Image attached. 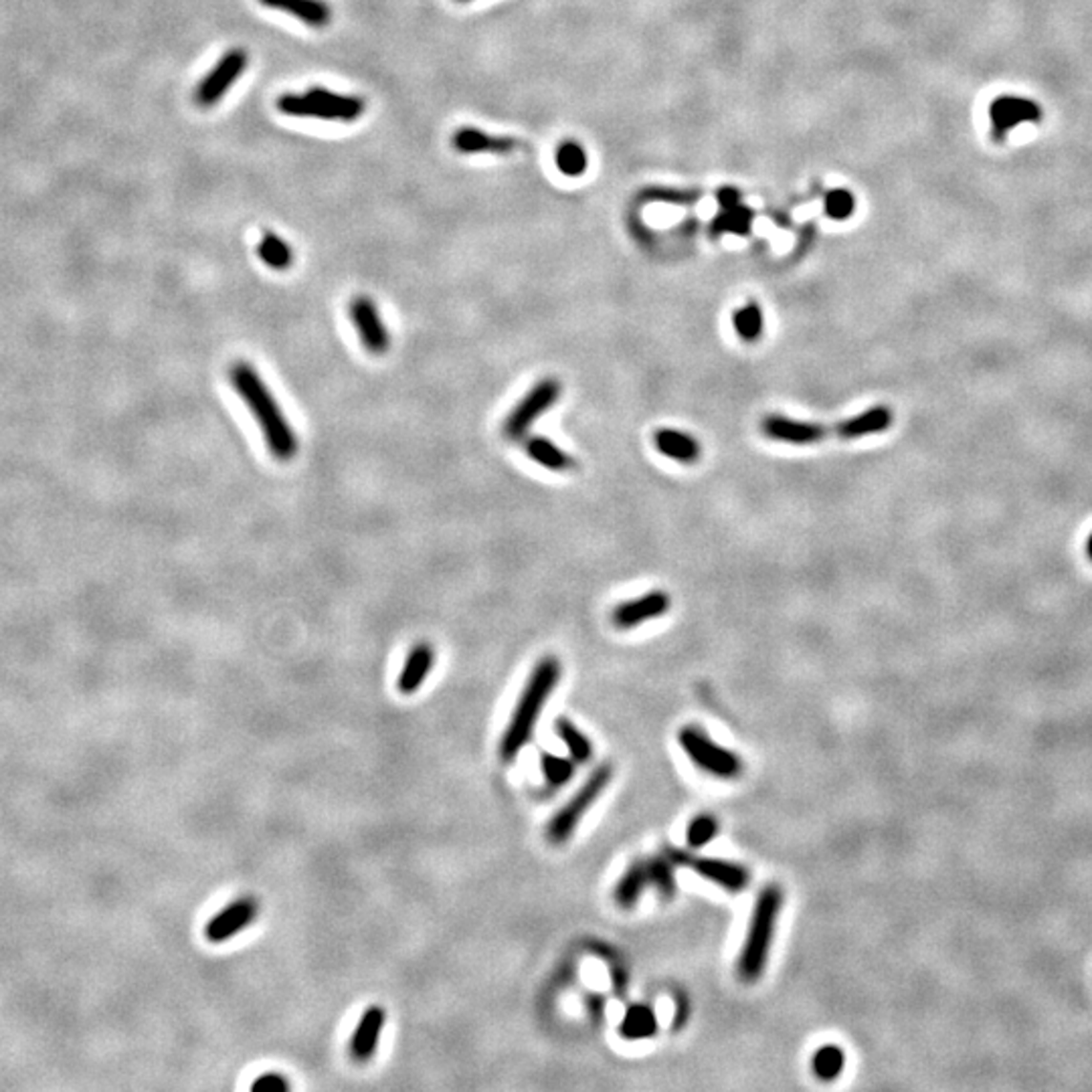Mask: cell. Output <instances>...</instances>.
<instances>
[{"label": "cell", "mask_w": 1092, "mask_h": 1092, "mask_svg": "<svg viewBox=\"0 0 1092 1092\" xmlns=\"http://www.w3.org/2000/svg\"><path fill=\"white\" fill-rule=\"evenodd\" d=\"M229 380L262 429L269 454L280 461H289L298 454V438L262 375L253 364L239 360L229 369Z\"/></svg>", "instance_id": "6da1fadb"}, {"label": "cell", "mask_w": 1092, "mask_h": 1092, "mask_svg": "<svg viewBox=\"0 0 1092 1092\" xmlns=\"http://www.w3.org/2000/svg\"><path fill=\"white\" fill-rule=\"evenodd\" d=\"M561 680V662L557 657L546 655L534 666L530 678L520 695L512 720L506 728L504 739L500 744V753L504 760H514L520 751H523L532 739L534 726L539 722V717L546 700L550 698L554 686Z\"/></svg>", "instance_id": "7a4b0ae2"}, {"label": "cell", "mask_w": 1092, "mask_h": 1092, "mask_svg": "<svg viewBox=\"0 0 1092 1092\" xmlns=\"http://www.w3.org/2000/svg\"><path fill=\"white\" fill-rule=\"evenodd\" d=\"M782 905L783 894L777 887H767L759 894L751 912L747 939H744L739 957V975L742 981L755 983L765 971Z\"/></svg>", "instance_id": "3957f363"}, {"label": "cell", "mask_w": 1092, "mask_h": 1092, "mask_svg": "<svg viewBox=\"0 0 1092 1092\" xmlns=\"http://www.w3.org/2000/svg\"><path fill=\"white\" fill-rule=\"evenodd\" d=\"M610 782H611L610 765H601L587 777V782L581 785V789L570 797L568 803L554 813V818L550 820L548 840L552 844H565L575 834V829L579 827L587 809L599 800V795L605 791L607 785H610Z\"/></svg>", "instance_id": "277c9868"}, {"label": "cell", "mask_w": 1092, "mask_h": 1092, "mask_svg": "<svg viewBox=\"0 0 1092 1092\" xmlns=\"http://www.w3.org/2000/svg\"><path fill=\"white\" fill-rule=\"evenodd\" d=\"M680 747L698 769L720 779H735L740 775L742 762L739 755L717 744L706 733L695 726H686L678 735Z\"/></svg>", "instance_id": "5b68a950"}, {"label": "cell", "mask_w": 1092, "mask_h": 1092, "mask_svg": "<svg viewBox=\"0 0 1092 1092\" xmlns=\"http://www.w3.org/2000/svg\"><path fill=\"white\" fill-rule=\"evenodd\" d=\"M561 391H563V387L557 378L548 376V378L539 380V383H536L523 396V401H520L510 411V415L504 421V427H502V431H504V438L512 439V441L526 438V433L530 431L534 421L541 419L543 415L559 401Z\"/></svg>", "instance_id": "8992f818"}, {"label": "cell", "mask_w": 1092, "mask_h": 1092, "mask_svg": "<svg viewBox=\"0 0 1092 1092\" xmlns=\"http://www.w3.org/2000/svg\"><path fill=\"white\" fill-rule=\"evenodd\" d=\"M249 63V55L246 49H231L225 54L217 65L211 69L209 74H206L204 79H201V83L197 85L195 90V101L199 103L201 108H213L215 103H219L225 94L229 92L231 85L243 75V72L247 69Z\"/></svg>", "instance_id": "52a82bcc"}, {"label": "cell", "mask_w": 1092, "mask_h": 1092, "mask_svg": "<svg viewBox=\"0 0 1092 1092\" xmlns=\"http://www.w3.org/2000/svg\"><path fill=\"white\" fill-rule=\"evenodd\" d=\"M668 858L674 862V866H686V868L695 870L702 878L718 884L724 890L740 892L749 887L751 874L740 864L717 858H698L684 852V849H672Z\"/></svg>", "instance_id": "ba28073f"}, {"label": "cell", "mask_w": 1092, "mask_h": 1092, "mask_svg": "<svg viewBox=\"0 0 1092 1092\" xmlns=\"http://www.w3.org/2000/svg\"><path fill=\"white\" fill-rule=\"evenodd\" d=\"M1042 118V110L1036 101L1016 96H999L990 103L992 140L1003 142L1005 136L1019 124H1034Z\"/></svg>", "instance_id": "9c48e42d"}, {"label": "cell", "mask_w": 1092, "mask_h": 1092, "mask_svg": "<svg viewBox=\"0 0 1092 1092\" xmlns=\"http://www.w3.org/2000/svg\"><path fill=\"white\" fill-rule=\"evenodd\" d=\"M349 311L364 351L376 356L385 354L391 346V336L375 302L369 296H356L351 302Z\"/></svg>", "instance_id": "30bf717a"}, {"label": "cell", "mask_w": 1092, "mask_h": 1092, "mask_svg": "<svg viewBox=\"0 0 1092 1092\" xmlns=\"http://www.w3.org/2000/svg\"><path fill=\"white\" fill-rule=\"evenodd\" d=\"M259 907L253 898H239L229 907L217 912L204 927V937L211 943H225L233 939L243 929L249 927L257 918Z\"/></svg>", "instance_id": "8fae6325"}, {"label": "cell", "mask_w": 1092, "mask_h": 1092, "mask_svg": "<svg viewBox=\"0 0 1092 1092\" xmlns=\"http://www.w3.org/2000/svg\"><path fill=\"white\" fill-rule=\"evenodd\" d=\"M668 610H670L668 593L662 591V589H655V591H650L637 599L619 603L611 613V619L615 623V628L619 630H633L637 626H644L650 619L662 617Z\"/></svg>", "instance_id": "7c38bea8"}, {"label": "cell", "mask_w": 1092, "mask_h": 1092, "mask_svg": "<svg viewBox=\"0 0 1092 1092\" xmlns=\"http://www.w3.org/2000/svg\"><path fill=\"white\" fill-rule=\"evenodd\" d=\"M760 429L765 438L791 445H813L827 436V429L820 423L791 419L783 418V415H769L762 419Z\"/></svg>", "instance_id": "4fadbf2b"}, {"label": "cell", "mask_w": 1092, "mask_h": 1092, "mask_svg": "<svg viewBox=\"0 0 1092 1092\" xmlns=\"http://www.w3.org/2000/svg\"><path fill=\"white\" fill-rule=\"evenodd\" d=\"M387 1024V1012L380 1005H371L358 1019V1026L351 1039V1054L358 1062H367L376 1052L378 1038Z\"/></svg>", "instance_id": "5bb4252c"}, {"label": "cell", "mask_w": 1092, "mask_h": 1092, "mask_svg": "<svg viewBox=\"0 0 1092 1092\" xmlns=\"http://www.w3.org/2000/svg\"><path fill=\"white\" fill-rule=\"evenodd\" d=\"M894 421L892 409L887 405H876L868 411H864L856 418H849L836 427V433L842 439H858L866 436H874V433L887 431Z\"/></svg>", "instance_id": "9a60e30c"}, {"label": "cell", "mask_w": 1092, "mask_h": 1092, "mask_svg": "<svg viewBox=\"0 0 1092 1092\" xmlns=\"http://www.w3.org/2000/svg\"><path fill=\"white\" fill-rule=\"evenodd\" d=\"M653 445L662 456L680 461V463H696L700 460V454H702L700 443L696 438H692L690 433H684L678 429H670V427L655 431Z\"/></svg>", "instance_id": "2e32d148"}, {"label": "cell", "mask_w": 1092, "mask_h": 1092, "mask_svg": "<svg viewBox=\"0 0 1092 1092\" xmlns=\"http://www.w3.org/2000/svg\"><path fill=\"white\" fill-rule=\"evenodd\" d=\"M264 7L296 16L311 29H324L332 21V9L326 0H259Z\"/></svg>", "instance_id": "e0dca14e"}, {"label": "cell", "mask_w": 1092, "mask_h": 1092, "mask_svg": "<svg viewBox=\"0 0 1092 1092\" xmlns=\"http://www.w3.org/2000/svg\"><path fill=\"white\" fill-rule=\"evenodd\" d=\"M452 144L461 154H478V152H494V154H510L516 148V140L508 136H490L476 128H460Z\"/></svg>", "instance_id": "ac0fdd59"}, {"label": "cell", "mask_w": 1092, "mask_h": 1092, "mask_svg": "<svg viewBox=\"0 0 1092 1092\" xmlns=\"http://www.w3.org/2000/svg\"><path fill=\"white\" fill-rule=\"evenodd\" d=\"M433 664H436V650L429 644L415 646L407 655L401 675H398L396 682L398 690H401L403 695H413V692H418L429 675Z\"/></svg>", "instance_id": "d6986e66"}, {"label": "cell", "mask_w": 1092, "mask_h": 1092, "mask_svg": "<svg viewBox=\"0 0 1092 1092\" xmlns=\"http://www.w3.org/2000/svg\"><path fill=\"white\" fill-rule=\"evenodd\" d=\"M525 449H526V454L532 461L546 467V470H550V472H567V470H573L575 467V460L546 438L526 439Z\"/></svg>", "instance_id": "ffe728a7"}, {"label": "cell", "mask_w": 1092, "mask_h": 1092, "mask_svg": "<svg viewBox=\"0 0 1092 1092\" xmlns=\"http://www.w3.org/2000/svg\"><path fill=\"white\" fill-rule=\"evenodd\" d=\"M650 887V874H648V862H635L630 866V870L621 876L615 887V903L621 909H633L641 894Z\"/></svg>", "instance_id": "44dd1931"}, {"label": "cell", "mask_w": 1092, "mask_h": 1092, "mask_svg": "<svg viewBox=\"0 0 1092 1092\" xmlns=\"http://www.w3.org/2000/svg\"><path fill=\"white\" fill-rule=\"evenodd\" d=\"M308 94L314 96L318 101L324 103L328 110H331L332 119L354 121L364 112H367V101L356 97V96H340V94H334L326 88H310Z\"/></svg>", "instance_id": "7402d4cb"}, {"label": "cell", "mask_w": 1092, "mask_h": 1092, "mask_svg": "<svg viewBox=\"0 0 1092 1092\" xmlns=\"http://www.w3.org/2000/svg\"><path fill=\"white\" fill-rule=\"evenodd\" d=\"M257 255L262 262L277 271H286L293 264V251L288 243L275 233H266L257 246Z\"/></svg>", "instance_id": "603a6c76"}, {"label": "cell", "mask_w": 1092, "mask_h": 1092, "mask_svg": "<svg viewBox=\"0 0 1092 1092\" xmlns=\"http://www.w3.org/2000/svg\"><path fill=\"white\" fill-rule=\"evenodd\" d=\"M554 731H557L559 739L563 740L570 757L575 759V762H587L591 759L593 755L591 740H589L568 718H557V722H554Z\"/></svg>", "instance_id": "cb8c5ba5"}, {"label": "cell", "mask_w": 1092, "mask_h": 1092, "mask_svg": "<svg viewBox=\"0 0 1092 1092\" xmlns=\"http://www.w3.org/2000/svg\"><path fill=\"white\" fill-rule=\"evenodd\" d=\"M733 326H735V332L739 334L740 340L757 342L762 334V328H765V318H762L760 306L755 302H749L747 306L735 310Z\"/></svg>", "instance_id": "d4e9b609"}, {"label": "cell", "mask_w": 1092, "mask_h": 1092, "mask_svg": "<svg viewBox=\"0 0 1092 1092\" xmlns=\"http://www.w3.org/2000/svg\"><path fill=\"white\" fill-rule=\"evenodd\" d=\"M619 1030L623 1036L632 1039L650 1038L657 1030V1019L646 1005H633V1008L628 1010L626 1017L621 1019Z\"/></svg>", "instance_id": "484cf974"}, {"label": "cell", "mask_w": 1092, "mask_h": 1092, "mask_svg": "<svg viewBox=\"0 0 1092 1092\" xmlns=\"http://www.w3.org/2000/svg\"><path fill=\"white\" fill-rule=\"evenodd\" d=\"M844 1052L838 1046H824L820 1048L816 1054H813V1072H816V1077L822 1081H834L840 1077V1072L844 1070Z\"/></svg>", "instance_id": "4316f807"}, {"label": "cell", "mask_w": 1092, "mask_h": 1092, "mask_svg": "<svg viewBox=\"0 0 1092 1092\" xmlns=\"http://www.w3.org/2000/svg\"><path fill=\"white\" fill-rule=\"evenodd\" d=\"M554 161H557L559 170L567 177H581L587 168V154L575 142L561 144L557 148V156H554Z\"/></svg>", "instance_id": "83f0119b"}, {"label": "cell", "mask_w": 1092, "mask_h": 1092, "mask_svg": "<svg viewBox=\"0 0 1092 1092\" xmlns=\"http://www.w3.org/2000/svg\"><path fill=\"white\" fill-rule=\"evenodd\" d=\"M541 767H543L546 782L554 787L565 785L567 782H570V777H573V773H575L573 762L565 757L550 755V753H543Z\"/></svg>", "instance_id": "f1b7e54d"}, {"label": "cell", "mask_w": 1092, "mask_h": 1092, "mask_svg": "<svg viewBox=\"0 0 1092 1092\" xmlns=\"http://www.w3.org/2000/svg\"><path fill=\"white\" fill-rule=\"evenodd\" d=\"M648 874L650 884L660 890L664 896H674L675 882H674V862L668 858H655L648 862Z\"/></svg>", "instance_id": "f546056e"}, {"label": "cell", "mask_w": 1092, "mask_h": 1092, "mask_svg": "<svg viewBox=\"0 0 1092 1092\" xmlns=\"http://www.w3.org/2000/svg\"><path fill=\"white\" fill-rule=\"evenodd\" d=\"M718 834V822L713 816H698L686 827V840L692 847H702Z\"/></svg>", "instance_id": "4dcf8cb0"}, {"label": "cell", "mask_w": 1092, "mask_h": 1092, "mask_svg": "<svg viewBox=\"0 0 1092 1092\" xmlns=\"http://www.w3.org/2000/svg\"><path fill=\"white\" fill-rule=\"evenodd\" d=\"M854 209H856L854 195L847 193V190H834V193H829L825 199V213L834 221L847 219L854 213Z\"/></svg>", "instance_id": "1f68e13d"}, {"label": "cell", "mask_w": 1092, "mask_h": 1092, "mask_svg": "<svg viewBox=\"0 0 1092 1092\" xmlns=\"http://www.w3.org/2000/svg\"><path fill=\"white\" fill-rule=\"evenodd\" d=\"M749 223H751V215L747 211L739 209V206H733V209H726V213L717 219L715 227L720 231L744 233L749 229Z\"/></svg>", "instance_id": "d6a6232c"}, {"label": "cell", "mask_w": 1092, "mask_h": 1092, "mask_svg": "<svg viewBox=\"0 0 1092 1092\" xmlns=\"http://www.w3.org/2000/svg\"><path fill=\"white\" fill-rule=\"evenodd\" d=\"M253 1092H286L289 1090V1082L286 1077L277 1072H266L262 1077L251 1082Z\"/></svg>", "instance_id": "836d02e7"}, {"label": "cell", "mask_w": 1092, "mask_h": 1092, "mask_svg": "<svg viewBox=\"0 0 1092 1092\" xmlns=\"http://www.w3.org/2000/svg\"><path fill=\"white\" fill-rule=\"evenodd\" d=\"M718 199H720V203H722L724 209H733V206H739V195H737V190L724 188L722 193L718 195Z\"/></svg>", "instance_id": "e575fe53"}, {"label": "cell", "mask_w": 1092, "mask_h": 1092, "mask_svg": "<svg viewBox=\"0 0 1092 1092\" xmlns=\"http://www.w3.org/2000/svg\"><path fill=\"white\" fill-rule=\"evenodd\" d=\"M1088 557L1092 559V534H1090V539H1088Z\"/></svg>", "instance_id": "d590c367"}, {"label": "cell", "mask_w": 1092, "mask_h": 1092, "mask_svg": "<svg viewBox=\"0 0 1092 1092\" xmlns=\"http://www.w3.org/2000/svg\"><path fill=\"white\" fill-rule=\"evenodd\" d=\"M460 3H467V0H460Z\"/></svg>", "instance_id": "8d00e7d4"}]
</instances>
